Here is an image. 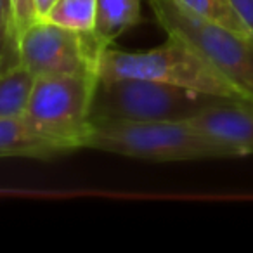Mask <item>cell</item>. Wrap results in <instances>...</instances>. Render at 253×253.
<instances>
[{"label": "cell", "instance_id": "obj_1", "mask_svg": "<svg viewBox=\"0 0 253 253\" xmlns=\"http://www.w3.org/2000/svg\"><path fill=\"white\" fill-rule=\"evenodd\" d=\"M84 148L148 162L243 158L238 148L205 134L189 122H92Z\"/></svg>", "mask_w": 253, "mask_h": 253}, {"label": "cell", "instance_id": "obj_2", "mask_svg": "<svg viewBox=\"0 0 253 253\" xmlns=\"http://www.w3.org/2000/svg\"><path fill=\"white\" fill-rule=\"evenodd\" d=\"M97 78H141L222 99L248 101L213 64L175 37H169L156 49L141 52L106 47L99 57Z\"/></svg>", "mask_w": 253, "mask_h": 253}, {"label": "cell", "instance_id": "obj_3", "mask_svg": "<svg viewBox=\"0 0 253 253\" xmlns=\"http://www.w3.org/2000/svg\"><path fill=\"white\" fill-rule=\"evenodd\" d=\"M222 97L141 78H97L92 122H186Z\"/></svg>", "mask_w": 253, "mask_h": 253}, {"label": "cell", "instance_id": "obj_4", "mask_svg": "<svg viewBox=\"0 0 253 253\" xmlns=\"http://www.w3.org/2000/svg\"><path fill=\"white\" fill-rule=\"evenodd\" d=\"M95 84V75L37 78L25 118L61 153L84 148L92 126Z\"/></svg>", "mask_w": 253, "mask_h": 253}, {"label": "cell", "instance_id": "obj_5", "mask_svg": "<svg viewBox=\"0 0 253 253\" xmlns=\"http://www.w3.org/2000/svg\"><path fill=\"white\" fill-rule=\"evenodd\" d=\"M169 37L186 42L253 102V40L186 12L175 0H149Z\"/></svg>", "mask_w": 253, "mask_h": 253}, {"label": "cell", "instance_id": "obj_6", "mask_svg": "<svg viewBox=\"0 0 253 253\" xmlns=\"http://www.w3.org/2000/svg\"><path fill=\"white\" fill-rule=\"evenodd\" d=\"M19 59L35 78L95 75L102 47L92 33H78L39 18L18 35Z\"/></svg>", "mask_w": 253, "mask_h": 253}, {"label": "cell", "instance_id": "obj_7", "mask_svg": "<svg viewBox=\"0 0 253 253\" xmlns=\"http://www.w3.org/2000/svg\"><path fill=\"white\" fill-rule=\"evenodd\" d=\"M186 122L198 130L238 148L245 156L253 155V102L224 99Z\"/></svg>", "mask_w": 253, "mask_h": 253}, {"label": "cell", "instance_id": "obj_8", "mask_svg": "<svg viewBox=\"0 0 253 253\" xmlns=\"http://www.w3.org/2000/svg\"><path fill=\"white\" fill-rule=\"evenodd\" d=\"M56 155H61V149L40 135L25 115L0 118V158H52Z\"/></svg>", "mask_w": 253, "mask_h": 253}, {"label": "cell", "instance_id": "obj_9", "mask_svg": "<svg viewBox=\"0 0 253 253\" xmlns=\"http://www.w3.org/2000/svg\"><path fill=\"white\" fill-rule=\"evenodd\" d=\"M141 19V0H97L92 35L102 47H109L118 37Z\"/></svg>", "mask_w": 253, "mask_h": 253}, {"label": "cell", "instance_id": "obj_10", "mask_svg": "<svg viewBox=\"0 0 253 253\" xmlns=\"http://www.w3.org/2000/svg\"><path fill=\"white\" fill-rule=\"evenodd\" d=\"M35 80V75L23 64L0 75V118L25 115Z\"/></svg>", "mask_w": 253, "mask_h": 253}, {"label": "cell", "instance_id": "obj_11", "mask_svg": "<svg viewBox=\"0 0 253 253\" xmlns=\"http://www.w3.org/2000/svg\"><path fill=\"white\" fill-rule=\"evenodd\" d=\"M175 4L203 21L213 23V25L253 40L252 32L238 14L234 5L231 4V0H175Z\"/></svg>", "mask_w": 253, "mask_h": 253}, {"label": "cell", "instance_id": "obj_12", "mask_svg": "<svg viewBox=\"0 0 253 253\" xmlns=\"http://www.w3.org/2000/svg\"><path fill=\"white\" fill-rule=\"evenodd\" d=\"M97 0H56L43 19L78 33H92Z\"/></svg>", "mask_w": 253, "mask_h": 253}, {"label": "cell", "instance_id": "obj_13", "mask_svg": "<svg viewBox=\"0 0 253 253\" xmlns=\"http://www.w3.org/2000/svg\"><path fill=\"white\" fill-rule=\"evenodd\" d=\"M18 64L19 59V47H18V32H16L12 21L0 23V75L12 70Z\"/></svg>", "mask_w": 253, "mask_h": 253}, {"label": "cell", "instance_id": "obj_14", "mask_svg": "<svg viewBox=\"0 0 253 253\" xmlns=\"http://www.w3.org/2000/svg\"><path fill=\"white\" fill-rule=\"evenodd\" d=\"M39 18L35 0H11V19L18 35Z\"/></svg>", "mask_w": 253, "mask_h": 253}, {"label": "cell", "instance_id": "obj_15", "mask_svg": "<svg viewBox=\"0 0 253 253\" xmlns=\"http://www.w3.org/2000/svg\"><path fill=\"white\" fill-rule=\"evenodd\" d=\"M231 4L238 11V14L243 18L246 26L250 28L253 35V0H231Z\"/></svg>", "mask_w": 253, "mask_h": 253}, {"label": "cell", "instance_id": "obj_16", "mask_svg": "<svg viewBox=\"0 0 253 253\" xmlns=\"http://www.w3.org/2000/svg\"><path fill=\"white\" fill-rule=\"evenodd\" d=\"M12 21L11 19V0H0V23Z\"/></svg>", "mask_w": 253, "mask_h": 253}, {"label": "cell", "instance_id": "obj_17", "mask_svg": "<svg viewBox=\"0 0 253 253\" xmlns=\"http://www.w3.org/2000/svg\"><path fill=\"white\" fill-rule=\"evenodd\" d=\"M54 4H56V0H35L37 12H39L40 18H43V16L49 12V9L52 7Z\"/></svg>", "mask_w": 253, "mask_h": 253}]
</instances>
